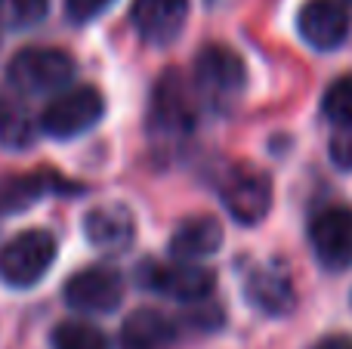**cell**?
Wrapping results in <instances>:
<instances>
[{
  "instance_id": "cell-20",
  "label": "cell",
  "mask_w": 352,
  "mask_h": 349,
  "mask_svg": "<svg viewBox=\"0 0 352 349\" xmlns=\"http://www.w3.org/2000/svg\"><path fill=\"white\" fill-rule=\"evenodd\" d=\"M53 349H109V340L87 322H62L53 331Z\"/></svg>"
},
{
  "instance_id": "cell-23",
  "label": "cell",
  "mask_w": 352,
  "mask_h": 349,
  "mask_svg": "<svg viewBox=\"0 0 352 349\" xmlns=\"http://www.w3.org/2000/svg\"><path fill=\"white\" fill-rule=\"evenodd\" d=\"M340 3H349V6H352V0H340Z\"/></svg>"
},
{
  "instance_id": "cell-22",
  "label": "cell",
  "mask_w": 352,
  "mask_h": 349,
  "mask_svg": "<svg viewBox=\"0 0 352 349\" xmlns=\"http://www.w3.org/2000/svg\"><path fill=\"white\" fill-rule=\"evenodd\" d=\"M316 349H352V340L349 337H328V340H322Z\"/></svg>"
},
{
  "instance_id": "cell-14",
  "label": "cell",
  "mask_w": 352,
  "mask_h": 349,
  "mask_svg": "<svg viewBox=\"0 0 352 349\" xmlns=\"http://www.w3.org/2000/svg\"><path fill=\"white\" fill-rule=\"evenodd\" d=\"M152 124L164 133L192 127V99H188V90L179 80V74H167L158 84L152 105Z\"/></svg>"
},
{
  "instance_id": "cell-15",
  "label": "cell",
  "mask_w": 352,
  "mask_h": 349,
  "mask_svg": "<svg viewBox=\"0 0 352 349\" xmlns=\"http://www.w3.org/2000/svg\"><path fill=\"white\" fill-rule=\"evenodd\" d=\"M176 337V328L167 315L155 309H136L121 331V349H167Z\"/></svg>"
},
{
  "instance_id": "cell-12",
  "label": "cell",
  "mask_w": 352,
  "mask_h": 349,
  "mask_svg": "<svg viewBox=\"0 0 352 349\" xmlns=\"http://www.w3.org/2000/svg\"><path fill=\"white\" fill-rule=\"evenodd\" d=\"M223 245V226L213 216H188L176 226V232L170 235L167 251L173 254V260H186L195 263L201 257H210L219 251Z\"/></svg>"
},
{
  "instance_id": "cell-21",
  "label": "cell",
  "mask_w": 352,
  "mask_h": 349,
  "mask_svg": "<svg viewBox=\"0 0 352 349\" xmlns=\"http://www.w3.org/2000/svg\"><path fill=\"white\" fill-rule=\"evenodd\" d=\"M111 3H115V0H65V12H68L72 22L87 25V22H93L96 16H102Z\"/></svg>"
},
{
  "instance_id": "cell-2",
  "label": "cell",
  "mask_w": 352,
  "mask_h": 349,
  "mask_svg": "<svg viewBox=\"0 0 352 349\" xmlns=\"http://www.w3.org/2000/svg\"><path fill=\"white\" fill-rule=\"evenodd\" d=\"M105 115V96L96 87H74V90L56 96L43 109L41 130L53 139H74L96 127V121Z\"/></svg>"
},
{
  "instance_id": "cell-1",
  "label": "cell",
  "mask_w": 352,
  "mask_h": 349,
  "mask_svg": "<svg viewBox=\"0 0 352 349\" xmlns=\"http://www.w3.org/2000/svg\"><path fill=\"white\" fill-rule=\"evenodd\" d=\"M56 263V238L47 229H28L0 251V278L10 288H31Z\"/></svg>"
},
{
  "instance_id": "cell-8",
  "label": "cell",
  "mask_w": 352,
  "mask_h": 349,
  "mask_svg": "<svg viewBox=\"0 0 352 349\" xmlns=\"http://www.w3.org/2000/svg\"><path fill=\"white\" fill-rule=\"evenodd\" d=\"M244 80L248 74H244L241 56L229 47L210 43L195 59V84L210 99H232L235 93H241Z\"/></svg>"
},
{
  "instance_id": "cell-9",
  "label": "cell",
  "mask_w": 352,
  "mask_h": 349,
  "mask_svg": "<svg viewBox=\"0 0 352 349\" xmlns=\"http://www.w3.org/2000/svg\"><path fill=\"white\" fill-rule=\"evenodd\" d=\"M297 31L312 49H337L349 37V10L340 0H306L297 16Z\"/></svg>"
},
{
  "instance_id": "cell-17",
  "label": "cell",
  "mask_w": 352,
  "mask_h": 349,
  "mask_svg": "<svg viewBox=\"0 0 352 349\" xmlns=\"http://www.w3.org/2000/svg\"><path fill=\"white\" fill-rule=\"evenodd\" d=\"M34 139V127H31L28 111L19 102H10V99H0V142L6 148H25Z\"/></svg>"
},
{
  "instance_id": "cell-10",
  "label": "cell",
  "mask_w": 352,
  "mask_h": 349,
  "mask_svg": "<svg viewBox=\"0 0 352 349\" xmlns=\"http://www.w3.org/2000/svg\"><path fill=\"white\" fill-rule=\"evenodd\" d=\"M188 16V0H133V28L148 43H170Z\"/></svg>"
},
{
  "instance_id": "cell-3",
  "label": "cell",
  "mask_w": 352,
  "mask_h": 349,
  "mask_svg": "<svg viewBox=\"0 0 352 349\" xmlns=\"http://www.w3.org/2000/svg\"><path fill=\"white\" fill-rule=\"evenodd\" d=\"M6 74H10V84L22 93H47L72 80L74 62L68 53L53 47H25L12 56Z\"/></svg>"
},
{
  "instance_id": "cell-6",
  "label": "cell",
  "mask_w": 352,
  "mask_h": 349,
  "mask_svg": "<svg viewBox=\"0 0 352 349\" xmlns=\"http://www.w3.org/2000/svg\"><path fill=\"white\" fill-rule=\"evenodd\" d=\"M124 297V278L111 266H87L65 282V303L78 313H111Z\"/></svg>"
},
{
  "instance_id": "cell-4",
  "label": "cell",
  "mask_w": 352,
  "mask_h": 349,
  "mask_svg": "<svg viewBox=\"0 0 352 349\" xmlns=\"http://www.w3.org/2000/svg\"><path fill=\"white\" fill-rule=\"evenodd\" d=\"M223 204L232 214V220L254 226L272 207V179L254 164H238L223 179Z\"/></svg>"
},
{
  "instance_id": "cell-19",
  "label": "cell",
  "mask_w": 352,
  "mask_h": 349,
  "mask_svg": "<svg viewBox=\"0 0 352 349\" xmlns=\"http://www.w3.org/2000/svg\"><path fill=\"white\" fill-rule=\"evenodd\" d=\"M322 109L331 124H337L343 133H352V74H343L328 87Z\"/></svg>"
},
{
  "instance_id": "cell-13",
  "label": "cell",
  "mask_w": 352,
  "mask_h": 349,
  "mask_svg": "<svg viewBox=\"0 0 352 349\" xmlns=\"http://www.w3.org/2000/svg\"><path fill=\"white\" fill-rule=\"evenodd\" d=\"M244 294L266 315H285L294 309V284H291V278L281 269H275V266H263V269L248 272Z\"/></svg>"
},
{
  "instance_id": "cell-16",
  "label": "cell",
  "mask_w": 352,
  "mask_h": 349,
  "mask_svg": "<svg viewBox=\"0 0 352 349\" xmlns=\"http://www.w3.org/2000/svg\"><path fill=\"white\" fill-rule=\"evenodd\" d=\"M53 189H59L56 173H12V177H0V214H16V210L31 207Z\"/></svg>"
},
{
  "instance_id": "cell-7",
  "label": "cell",
  "mask_w": 352,
  "mask_h": 349,
  "mask_svg": "<svg viewBox=\"0 0 352 349\" xmlns=\"http://www.w3.org/2000/svg\"><path fill=\"white\" fill-rule=\"evenodd\" d=\"M309 241L318 263L331 272H343L352 266V210L328 207L309 223Z\"/></svg>"
},
{
  "instance_id": "cell-5",
  "label": "cell",
  "mask_w": 352,
  "mask_h": 349,
  "mask_svg": "<svg viewBox=\"0 0 352 349\" xmlns=\"http://www.w3.org/2000/svg\"><path fill=\"white\" fill-rule=\"evenodd\" d=\"M140 282L142 288L164 294L170 300L195 303L204 300L213 291V272L204 266L186 263V260H179V263H146L140 269Z\"/></svg>"
},
{
  "instance_id": "cell-18",
  "label": "cell",
  "mask_w": 352,
  "mask_h": 349,
  "mask_svg": "<svg viewBox=\"0 0 352 349\" xmlns=\"http://www.w3.org/2000/svg\"><path fill=\"white\" fill-rule=\"evenodd\" d=\"M50 12V0H0V28L25 31L43 22Z\"/></svg>"
},
{
  "instance_id": "cell-11",
  "label": "cell",
  "mask_w": 352,
  "mask_h": 349,
  "mask_svg": "<svg viewBox=\"0 0 352 349\" xmlns=\"http://www.w3.org/2000/svg\"><path fill=\"white\" fill-rule=\"evenodd\" d=\"M84 235L93 247L105 254H121L133 245L136 235V220L124 204H105L87 214L84 220Z\"/></svg>"
}]
</instances>
